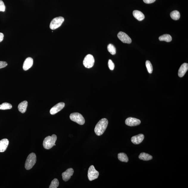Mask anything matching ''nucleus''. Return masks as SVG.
I'll return each mask as SVG.
<instances>
[{"instance_id": "nucleus-18", "label": "nucleus", "mask_w": 188, "mask_h": 188, "mask_svg": "<svg viewBox=\"0 0 188 188\" xmlns=\"http://www.w3.org/2000/svg\"><path fill=\"white\" fill-rule=\"evenodd\" d=\"M139 158L140 160L147 161L151 160L153 157L150 154L145 153H142L140 154Z\"/></svg>"}, {"instance_id": "nucleus-12", "label": "nucleus", "mask_w": 188, "mask_h": 188, "mask_svg": "<svg viewBox=\"0 0 188 188\" xmlns=\"http://www.w3.org/2000/svg\"><path fill=\"white\" fill-rule=\"evenodd\" d=\"M33 64V59H32V58H27L24 62L23 69L25 71H27L32 67Z\"/></svg>"}, {"instance_id": "nucleus-16", "label": "nucleus", "mask_w": 188, "mask_h": 188, "mask_svg": "<svg viewBox=\"0 0 188 188\" xmlns=\"http://www.w3.org/2000/svg\"><path fill=\"white\" fill-rule=\"evenodd\" d=\"M27 106L28 102L27 101H23L18 105V110L21 113H24L26 112Z\"/></svg>"}, {"instance_id": "nucleus-20", "label": "nucleus", "mask_w": 188, "mask_h": 188, "mask_svg": "<svg viewBox=\"0 0 188 188\" xmlns=\"http://www.w3.org/2000/svg\"><path fill=\"white\" fill-rule=\"evenodd\" d=\"M172 37L169 34H164L159 38L160 41H164L167 42H170L172 41Z\"/></svg>"}, {"instance_id": "nucleus-27", "label": "nucleus", "mask_w": 188, "mask_h": 188, "mask_svg": "<svg viewBox=\"0 0 188 188\" xmlns=\"http://www.w3.org/2000/svg\"><path fill=\"white\" fill-rule=\"evenodd\" d=\"M5 6L3 1L0 0V12H5Z\"/></svg>"}, {"instance_id": "nucleus-11", "label": "nucleus", "mask_w": 188, "mask_h": 188, "mask_svg": "<svg viewBox=\"0 0 188 188\" xmlns=\"http://www.w3.org/2000/svg\"><path fill=\"white\" fill-rule=\"evenodd\" d=\"M74 173L73 169L72 168H69L67 169L65 172L62 173V177L63 180L65 181H67L71 178V177L73 175Z\"/></svg>"}, {"instance_id": "nucleus-5", "label": "nucleus", "mask_w": 188, "mask_h": 188, "mask_svg": "<svg viewBox=\"0 0 188 188\" xmlns=\"http://www.w3.org/2000/svg\"><path fill=\"white\" fill-rule=\"evenodd\" d=\"M64 21V18L61 16L55 18L52 20L49 27L52 30L56 29L61 26Z\"/></svg>"}, {"instance_id": "nucleus-9", "label": "nucleus", "mask_w": 188, "mask_h": 188, "mask_svg": "<svg viewBox=\"0 0 188 188\" xmlns=\"http://www.w3.org/2000/svg\"><path fill=\"white\" fill-rule=\"evenodd\" d=\"M125 123L129 126H136L139 125L141 123V121L139 119L135 118L130 117L126 119Z\"/></svg>"}, {"instance_id": "nucleus-28", "label": "nucleus", "mask_w": 188, "mask_h": 188, "mask_svg": "<svg viewBox=\"0 0 188 188\" xmlns=\"http://www.w3.org/2000/svg\"><path fill=\"white\" fill-rule=\"evenodd\" d=\"M7 63L5 61H0V69H2L7 66Z\"/></svg>"}, {"instance_id": "nucleus-15", "label": "nucleus", "mask_w": 188, "mask_h": 188, "mask_svg": "<svg viewBox=\"0 0 188 188\" xmlns=\"http://www.w3.org/2000/svg\"><path fill=\"white\" fill-rule=\"evenodd\" d=\"M9 144V141L7 139H4L0 141V152H5Z\"/></svg>"}, {"instance_id": "nucleus-17", "label": "nucleus", "mask_w": 188, "mask_h": 188, "mask_svg": "<svg viewBox=\"0 0 188 188\" xmlns=\"http://www.w3.org/2000/svg\"><path fill=\"white\" fill-rule=\"evenodd\" d=\"M133 15L136 19L141 21L144 19L145 15L141 12L138 10H135L133 12Z\"/></svg>"}, {"instance_id": "nucleus-13", "label": "nucleus", "mask_w": 188, "mask_h": 188, "mask_svg": "<svg viewBox=\"0 0 188 188\" xmlns=\"http://www.w3.org/2000/svg\"><path fill=\"white\" fill-rule=\"evenodd\" d=\"M144 138V136L143 134H139L137 135L133 136L131 138V142L135 145L139 144L143 141Z\"/></svg>"}, {"instance_id": "nucleus-1", "label": "nucleus", "mask_w": 188, "mask_h": 188, "mask_svg": "<svg viewBox=\"0 0 188 188\" xmlns=\"http://www.w3.org/2000/svg\"><path fill=\"white\" fill-rule=\"evenodd\" d=\"M108 121L106 119L103 118L97 123L94 129V132L96 135L100 136L104 133L108 125Z\"/></svg>"}, {"instance_id": "nucleus-26", "label": "nucleus", "mask_w": 188, "mask_h": 188, "mask_svg": "<svg viewBox=\"0 0 188 188\" xmlns=\"http://www.w3.org/2000/svg\"><path fill=\"white\" fill-rule=\"evenodd\" d=\"M108 65L109 69L111 70H113L114 69L115 65L111 60H109L108 62Z\"/></svg>"}, {"instance_id": "nucleus-3", "label": "nucleus", "mask_w": 188, "mask_h": 188, "mask_svg": "<svg viewBox=\"0 0 188 188\" xmlns=\"http://www.w3.org/2000/svg\"><path fill=\"white\" fill-rule=\"evenodd\" d=\"M36 162V156L34 153H31L27 159L25 168L27 170H30L34 166Z\"/></svg>"}, {"instance_id": "nucleus-8", "label": "nucleus", "mask_w": 188, "mask_h": 188, "mask_svg": "<svg viewBox=\"0 0 188 188\" xmlns=\"http://www.w3.org/2000/svg\"><path fill=\"white\" fill-rule=\"evenodd\" d=\"M118 38L122 42L127 44H130L132 40L125 33L120 32L117 34Z\"/></svg>"}, {"instance_id": "nucleus-14", "label": "nucleus", "mask_w": 188, "mask_h": 188, "mask_svg": "<svg viewBox=\"0 0 188 188\" xmlns=\"http://www.w3.org/2000/svg\"><path fill=\"white\" fill-rule=\"evenodd\" d=\"M188 69V63H184L181 66L179 69L178 75L179 77H182L185 75Z\"/></svg>"}, {"instance_id": "nucleus-19", "label": "nucleus", "mask_w": 188, "mask_h": 188, "mask_svg": "<svg viewBox=\"0 0 188 188\" xmlns=\"http://www.w3.org/2000/svg\"><path fill=\"white\" fill-rule=\"evenodd\" d=\"M118 158L121 162H128L129 159L126 154L123 153H121L118 154Z\"/></svg>"}, {"instance_id": "nucleus-4", "label": "nucleus", "mask_w": 188, "mask_h": 188, "mask_svg": "<svg viewBox=\"0 0 188 188\" xmlns=\"http://www.w3.org/2000/svg\"><path fill=\"white\" fill-rule=\"evenodd\" d=\"M70 118L72 121L77 123L80 125H83L85 122V119L83 116L78 113H72L70 115Z\"/></svg>"}, {"instance_id": "nucleus-21", "label": "nucleus", "mask_w": 188, "mask_h": 188, "mask_svg": "<svg viewBox=\"0 0 188 188\" xmlns=\"http://www.w3.org/2000/svg\"><path fill=\"white\" fill-rule=\"evenodd\" d=\"M170 15L171 18L175 20H179L181 16L179 12L176 10L171 12Z\"/></svg>"}, {"instance_id": "nucleus-23", "label": "nucleus", "mask_w": 188, "mask_h": 188, "mask_svg": "<svg viewBox=\"0 0 188 188\" xmlns=\"http://www.w3.org/2000/svg\"><path fill=\"white\" fill-rule=\"evenodd\" d=\"M107 49L109 52L112 55H115L116 53V49L115 47L112 44H109L107 46Z\"/></svg>"}, {"instance_id": "nucleus-22", "label": "nucleus", "mask_w": 188, "mask_h": 188, "mask_svg": "<svg viewBox=\"0 0 188 188\" xmlns=\"http://www.w3.org/2000/svg\"><path fill=\"white\" fill-rule=\"evenodd\" d=\"M12 106L11 104L7 102L3 103L0 105V109L1 110H7V109H11Z\"/></svg>"}, {"instance_id": "nucleus-6", "label": "nucleus", "mask_w": 188, "mask_h": 188, "mask_svg": "<svg viewBox=\"0 0 188 188\" xmlns=\"http://www.w3.org/2000/svg\"><path fill=\"white\" fill-rule=\"evenodd\" d=\"M99 175L98 171L96 170L94 167L92 165L88 169V178L89 180L92 181L98 178Z\"/></svg>"}, {"instance_id": "nucleus-29", "label": "nucleus", "mask_w": 188, "mask_h": 188, "mask_svg": "<svg viewBox=\"0 0 188 188\" xmlns=\"http://www.w3.org/2000/svg\"><path fill=\"white\" fill-rule=\"evenodd\" d=\"M156 0H143L144 3L146 4H151L154 2Z\"/></svg>"}, {"instance_id": "nucleus-24", "label": "nucleus", "mask_w": 188, "mask_h": 188, "mask_svg": "<svg viewBox=\"0 0 188 188\" xmlns=\"http://www.w3.org/2000/svg\"><path fill=\"white\" fill-rule=\"evenodd\" d=\"M59 185V181L58 179L55 178L52 181L51 184L49 186V188H57Z\"/></svg>"}, {"instance_id": "nucleus-10", "label": "nucleus", "mask_w": 188, "mask_h": 188, "mask_svg": "<svg viewBox=\"0 0 188 188\" xmlns=\"http://www.w3.org/2000/svg\"><path fill=\"white\" fill-rule=\"evenodd\" d=\"M65 106L64 103L61 102L58 103L52 108L50 111V113L51 115H55L63 109Z\"/></svg>"}, {"instance_id": "nucleus-7", "label": "nucleus", "mask_w": 188, "mask_h": 188, "mask_svg": "<svg viewBox=\"0 0 188 188\" xmlns=\"http://www.w3.org/2000/svg\"><path fill=\"white\" fill-rule=\"evenodd\" d=\"M94 59L93 56L89 54L85 57L83 63L85 67L90 69L94 66Z\"/></svg>"}, {"instance_id": "nucleus-25", "label": "nucleus", "mask_w": 188, "mask_h": 188, "mask_svg": "<svg viewBox=\"0 0 188 188\" xmlns=\"http://www.w3.org/2000/svg\"><path fill=\"white\" fill-rule=\"evenodd\" d=\"M146 65L148 73L151 74L153 71V68L151 63L150 61L147 60L146 62Z\"/></svg>"}, {"instance_id": "nucleus-30", "label": "nucleus", "mask_w": 188, "mask_h": 188, "mask_svg": "<svg viewBox=\"0 0 188 188\" xmlns=\"http://www.w3.org/2000/svg\"><path fill=\"white\" fill-rule=\"evenodd\" d=\"M4 35L2 33L0 32V42L2 41L4 39Z\"/></svg>"}, {"instance_id": "nucleus-2", "label": "nucleus", "mask_w": 188, "mask_h": 188, "mask_svg": "<svg viewBox=\"0 0 188 188\" xmlns=\"http://www.w3.org/2000/svg\"><path fill=\"white\" fill-rule=\"evenodd\" d=\"M57 140V136L55 135H53L51 136H47L43 141V147L46 150L50 149L55 145Z\"/></svg>"}]
</instances>
